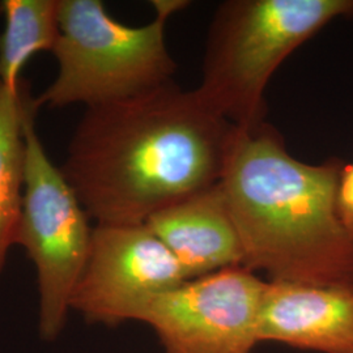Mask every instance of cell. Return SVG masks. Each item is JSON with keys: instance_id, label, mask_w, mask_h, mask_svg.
I'll return each instance as SVG.
<instances>
[{"instance_id": "1", "label": "cell", "mask_w": 353, "mask_h": 353, "mask_svg": "<svg viewBox=\"0 0 353 353\" xmlns=\"http://www.w3.org/2000/svg\"><path fill=\"white\" fill-rule=\"evenodd\" d=\"M234 131L170 81L85 109L61 172L96 224H145L220 182Z\"/></svg>"}, {"instance_id": "2", "label": "cell", "mask_w": 353, "mask_h": 353, "mask_svg": "<svg viewBox=\"0 0 353 353\" xmlns=\"http://www.w3.org/2000/svg\"><path fill=\"white\" fill-rule=\"evenodd\" d=\"M344 163L309 164L276 128L236 127L219 182L243 252V267L270 281L353 284V239L338 214Z\"/></svg>"}, {"instance_id": "3", "label": "cell", "mask_w": 353, "mask_h": 353, "mask_svg": "<svg viewBox=\"0 0 353 353\" xmlns=\"http://www.w3.org/2000/svg\"><path fill=\"white\" fill-rule=\"evenodd\" d=\"M353 0H227L214 11L195 92L212 112L246 130L265 122V88L290 54Z\"/></svg>"}, {"instance_id": "4", "label": "cell", "mask_w": 353, "mask_h": 353, "mask_svg": "<svg viewBox=\"0 0 353 353\" xmlns=\"http://www.w3.org/2000/svg\"><path fill=\"white\" fill-rule=\"evenodd\" d=\"M154 19L145 26L119 23L100 0H59L61 36L52 54L58 72L34 99V108L85 109L122 101L173 81L176 64L165 28L185 0L152 1Z\"/></svg>"}, {"instance_id": "5", "label": "cell", "mask_w": 353, "mask_h": 353, "mask_svg": "<svg viewBox=\"0 0 353 353\" xmlns=\"http://www.w3.org/2000/svg\"><path fill=\"white\" fill-rule=\"evenodd\" d=\"M26 181L16 245L37 272L38 331L54 341L63 331L76 284L88 258L89 216L61 168L50 161L34 127L26 123Z\"/></svg>"}, {"instance_id": "6", "label": "cell", "mask_w": 353, "mask_h": 353, "mask_svg": "<svg viewBox=\"0 0 353 353\" xmlns=\"http://www.w3.org/2000/svg\"><path fill=\"white\" fill-rule=\"evenodd\" d=\"M267 281L236 265L153 297L140 316L166 353H252Z\"/></svg>"}, {"instance_id": "7", "label": "cell", "mask_w": 353, "mask_h": 353, "mask_svg": "<svg viewBox=\"0 0 353 353\" xmlns=\"http://www.w3.org/2000/svg\"><path fill=\"white\" fill-rule=\"evenodd\" d=\"M186 280L147 224H96L71 310L97 323L139 322L153 297Z\"/></svg>"}, {"instance_id": "8", "label": "cell", "mask_w": 353, "mask_h": 353, "mask_svg": "<svg viewBox=\"0 0 353 353\" xmlns=\"http://www.w3.org/2000/svg\"><path fill=\"white\" fill-rule=\"evenodd\" d=\"M258 338L312 352L353 353V284L267 280Z\"/></svg>"}, {"instance_id": "9", "label": "cell", "mask_w": 353, "mask_h": 353, "mask_svg": "<svg viewBox=\"0 0 353 353\" xmlns=\"http://www.w3.org/2000/svg\"><path fill=\"white\" fill-rule=\"evenodd\" d=\"M145 224L188 280L243 265L240 237L219 183L166 207Z\"/></svg>"}, {"instance_id": "10", "label": "cell", "mask_w": 353, "mask_h": 353, "mask_svg": "<svg viewBox=\"0 0 353 353\" xmlns=\"http://www.w3.org/2000/svg\"><path fill=\"white\" fill-rule=\"evenodd\" d=\"M36 112L26 85L13 93L0 80V274L17 239L26 181V123Z\"/></svg>"}, {"instance_id": "11", "label": "cell", "mask_w": 353, "mask_h": 353, "mask_svg": "<svg viewBox=\"0 0 353 353\" xmlns=\"http://www.w3.org/2000/svg\"><path fill=\"white\" fill-rule=\"evenodd\" d=\"M0 80L13 93L26 85L23 70L41 51L52 52L61 36L59 0H3Z\"/></svg>"}, {"instance_id": "12", "label": "cell", "mask_w": 353, "mask_h": 353, "mask_svg": "<svg viewBox=\"0 0 353 353\" xmlns=\"http://www.w3.org/2000/svg\"><path fill=\"white\" fill-rule=\"evenodd\" d=\"M336 204L341 223L353 239V163H344L341 168Z\"/></svg>"}]
</instances>
